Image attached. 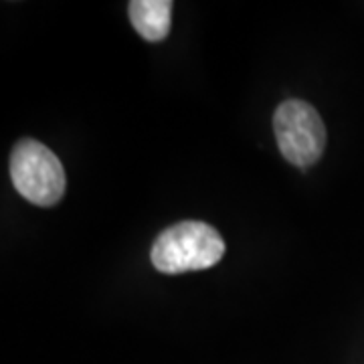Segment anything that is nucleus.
I'll return each instance as SVG.
<instances>
[{
	"mask_svg": "<svg viewBox=\"0 0 364 364\" xmlns=\"http://www.w3.org/2000/svg\"><path fill=\"white\" fill-rule=\"evenodd\" d=\"M225 255V241L215 227L200 221H184L158 235L150 259L158 272L184 273L208 269Z\"/></svg>",
	"mask_w": 364,
	"mask_h": 364,
	"instance_id": "1",
	"label": "nucleus"
},
{
	"mask_svg": "<svg viewBox=\"0 0 364 364\" xmlns=\"http://www.w3.org/2000/svg\"><path fill=\"white\" fill-rule=\"evenodd\" d=\"M11 178L18 195L39 207H53L65 193V170L45 144L23 138L11 156Z\"/></svg>",
	"mask_w": 364,
	"mask_h": 364,
	"instance_id": "2",
	"label": "nucleus"
},
{
	"mask_svg": "<svg viewBox=\"0 0 364 364\" xmlns=\"http://www.w3.org/2000/svg\"><path fill=\"white\" fill-rule=\"evenodd\" d=\"M273 130L279 152L287 162L308 168L318 162L326 146V128L312 105L299 100H287L275 109Z\"/></svg>",
	"mask_w": 364,
	"mask_h": 364,
	"instance_id": "3",
	"label": "nucleus"
},
{
	"mask_svg": "<svg viewBox=\"0 0 364 364\" xmlns=\"http://www.w3.org/2000/svg\"><path fill=\"white\" fill-rule=\"evenodd\" d=\"M132 26L146 41L166 39L170 33L172 2L168 0H132L130 2Z\"/></svg>",
	"mask_w": 364,
	"mask_h": 364,
	"instance_id": "4",
	"label": "nucleus"
}]
</instances>
